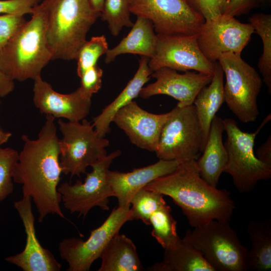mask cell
I'll return each mask as SVG.
<instances>
[{"label": "cell", "mask_w": 271, "mask_h": 271, "mask_svg": "<svg viewBox=\"0 0 271 271\" xmlns=\"http://www.w3.org/2000/svg\"><path fill=\"white\" fill-rule=\"evenodd\" d=\"M254 32L250 24L222 14L204 21L197 34V41L206 58L216 62L226 53L241 55Z\"/></svg>", "instance_id": "13"}, {"label": "cell", "mask_w": 271, "mask_h": 271, "mask_svg": "<svg viewBox=\"0 0 271 271\" xmlns=\"http://www.w3.org/2000/svg\"><path fill=\"white\" fill-rule=\"evenodd\" d=\"M157 34L152 23L148 19L137 17L128 34L114 47L105 54V62H112L119 55L124 54L140 55L149 58L155 54Z\"/></svg>", "instance_id": "23"}, {"label": "cell", "mask_w": 271, "mask_h": 271, "mask_svg": "<svg viewBox=\"0 0 271 271\" xmlns=\"http://www.w3.org/2000/svg\"><path fill=\"white\" fill-rule=\"evenodd\" d=\"M218 62L225 77L224 102L240 121H255L259 113L257 97L262 86L259 74L240 54L226 53Z\"/></svg>", "instance_id": "7"}, {"label": "cell", "mask_w": 271, "mask_h": 271, "mask_svg": "<svg viewBox=\"0 0 271 271\" xmlns=\"http://www.w3.org/2000/svg\"><path fill=\"white\" fill-rule=\"evenodd\" d=\"M202 132L194 104L170 111L155 152L159 160H197L202 153Z\"/></svg>", "instance_id": "9"}, {"label": "cell", "mask_w": 271, "mask_h": 271, "mask_svg": "<svg viewBox=\"0 0 271 271\" xmlns=\"http://www.w3.org/2000/svg\"><path fill=\"white\" fill-rule=\"evenodd\" d=\"M216 62L208 60L200 50L195 35L157 34L155 54L149 66L154 71L163 67L213 74Z\"/></svg>", "instance_id": "14"}, {"label": "cell", "mask_w": 271, "mask_h": 271, "mask_svg": "<svg viewBox=\"0 0 271 271\" xmlns=\"http://www.w3.org/2000/svg\"><path fill=\"white\" fill-rule=\"evenodd\" d=\"M32 199L28 195L14 203L23 222L26 234V243L20 253L5 258V260L24 271H59L62 265L51 251L40 244L35 227Z\"/></svg>", "instance_id": "15"}, {"label": "cell", "mask_w": 271, "mask_h": 271, "mask_svg": "<svg viewBox=\"0 0 271 271\" xmlns=\"http://www.w3.org/2000/svg\"><path fill=\"white\" fill-rule=\"evenodd\" d=\"M163 195L156 191L142 188L132 197L130 205L133 220H141L147 225H150L152 215L166 204Z\"/></svg>", "instance_id": "30"}, {"label": "cell", "mask_w": 271, "mask_h": 271, "mask_svg": "<svg viewBox=\"0 0 271 271\" xmlns=\"http://www.w3.org/2000/svg\"><path fill=\"white\" fill-rule=\"evenodd\" d=\"M121 154L117 150L97 160L91 165L92 171L86 173L84 181L71 184L67 182L58 186L64 207L71 213L85 217L94 207L108 210L109 198L113 196L108 184L107 174L113 160Z\"/></svg>", "instance_id": "10"}, {"label": "cell", "mask_w": 271, "mask_h": 271, "mask_svg": "<svg viewBox=\"0 0 271 271\" xmlns=\"http://www.w3.org/2000/svg\"><path fill=\"white\" fill-rule=\"evenodd\" d=\"M46 39L52 60H76L100 14L88 0H44Z\"/></svg>", "instance_id": "3"}, {"label": "cell", "mask_w": 271, "mask_h": 271, "mask_svg": "<svg viewBox=\"0 0 271 271\" xmlns=\"http://www.w3.org/2000/svg\"><path fill=\"white\" fill-rule=\"evenodd\" d=\"M183 161L159 160L149 166L134 168L128 172H107V178L118 206L130 205L133 195L154 180L174 171Z\"/></svg>", "instance_id": "19"}, {"label": "cell", "mask_w": 271, "mask_h": 271, "mask_svg": "<svg viewBox=\"0 0 271 271\" xmlns=\"http://www.w3.org/2000/svg\"><path fill=\"white\" fill-rule=\"evenodd\" d=\"M132 220L130 205L118 206L100 226L90 231L86 240L74 237L61 241L59 251L61 258L68 264L67 270H89L111 238L126 222Z\"/></svg>", "instance_id": "11"}, {"label": "cell", "mask_w": 271, "mask_h": 271, "mask_svg": "<svg viewBox=\"0 0 271 271\" xmlns=\"http://www.w3.org/2000/svg\"><path fill=\"white\" fill-rule=\"evenodd\" d=\"M129 8L149 20L157 34L195 35L205 21L188 0H129Z\"/></svg>", "instance_id": "12"}, {"label": "cell", "mask_w": 271, "mask_h": 271, "mask_svg": "<svg viewBox=\"0 0 271 271\" xmlns=\"http://www.w3.org/2000/svg\"><path fill=\"white\" fill-rule=\"evenodd\" d=\"M26 22L23 15L15 14L0 15V51L13 38Z\"/></svg>", "instance_id": "34"}, {"label": "cell", "mask_w": 271, "mask_h": 271, "mask_svg": "<svg viewBox=\"0 0 271 271\" xmlns=\"http://www.w3.org/2000/svg\"><path fill=\"white\" fill-rule=\"evenodd\" d=\"M247 231L251 247L245 258L246 270L267 271L271 269V220L249 222Z\"/></svg>", "instance_id": "26"}, {"label": "cell", "mask_w": 271, "mask_h": 271, "mask_svg": "<svg viewBox=\"0 0 271 271\" xmlns=\"http://www.w3.org/2000/svg\"><path fill=\"white\" fill-rule=\"evenodd\" d=\"M169 114L170 112L162 114L149 112L133 100L115 114L112 122L124 131L133 144L155 152Z\"/></svg>", "instance_id": "17"}, {"label": "cell", "mask_w": 271, "mask_h": 271, "mask_svg": "<svg viewBox=\"0 0 271 271\" xmlns=\"http://www.w3.org/2000/svg\"><path fill=\"white\" fill-rule=\"evenodd\" d=\"M256 157L262 162L271 166V136L257 150Z\"/></svg>", "instance_id": "38"}, {"label": "cell", "mask_w": 271, "mask_h": 271, "mask_svg": "<svg viewBox=\"0 0 271 271\" xmlns=\"http://www.w3.org/2000/svg\"><path fill=\"white\" fill-rule=\"evenodd\" d=\"M109 49L104 35L92 37L86 41L78 54L77 73L80 77L87 69L97 64L98 59Z\"/></svg>", "instance_id": "31"}, {"label": "cell", "mask_w": 271, "mask_h": 271, "mask_svg": "<svg viewBox=\"0 0 271 271\" xmlns=\"http://www.w3.org/2000/svg\"><path fill=\"white\" fill-rule=\"evenodd\" d=\"M224 131L223 119L216 115L211 122L203 154L196 160L201 177L215 187L227 162V153L222 140Z\"/></svg>", "instance_id": "20"}, {"label": "cell", "mask_w": 271, "mask_h": 271, "mask_svg": "<svg viewBox=\"0 0 271 271\" xmlns=\"http://www.w3.org/2000/svg\"><path fill=\"white\" fill-rule=\"evenodd\" d=\"M12 135L10 132L5 131L0 127V145L7 143Z\"/></svg>", "instance_id": "41"}, {"label": "cell", "mask_w": 271, "mask_h": 271, "mask_svg": "<svg viewBox=\"0 0 271 271\" xmlns=\"http://www.w3.org/2000/svg\"><path fill=\"white\" fill-rule=\"evenodd\" d=\"M225 2V3H226V2L227 1V0H224Z\"/></svg>", "instance_id": "43"}, {"label": "cell", "mask_w": 271, "mask_h": 271, "mask_svg": "<svg viewBox=\"0 0 271 271\" xmlns=\"http://www.w3.org/2000/svg\"><path fill=\"white\" fill-rule=\"evenodd\" d=\"M41 0H0V14H31Z\"/></svg>", "instance_id": "36"}, {"label": "cell", "mask_w": 271, "mask_h": 271, "mask_svg": "<svg viewBox=\"0 0 271 271\" xmlns=\"http://www.w3.org/2000/svg\"><path fill=\"white\" fill-rule=\"evenodd\" d=\"M249 23L260 37L262 42L263 51L258 62V67L263 77L268 93H271V15L256 13L248 19Z\"/></svg>", "instance_id": "27"}, {"label": "cell", "mask_w": 271, "mask_h": 271, "mask_svg": "<svg viewBox=\"0 0 271 271\" xmlns=\"http://www.w3.org/2000/svg\"><path fill=\"white\" fill-rule=\"evenodd\" d=\"M150 271H215L201 254L189 243L180 239L164 249L162 262L149 266Z\"/></svg>", "instance_id": "25"}, {"label": "cell", "mask_w": 271, "mask_h": 271, "mask_svg": "<svg viewBox=\"0 0 271 271\" xmlns=\"http://www.w3.org/2000/svg\"><path fill=\"white\" fill-rule=\"evenodd\" d=\"M0 51V71L13 80L41 76L52 56L46 39V13L42 4Z\"/></svg>", "instance_id": "4"}, {"label": "cell", "mask_w": 271, "mask_h": 271, "mask_svg": "<svg viewBox=\"0 0 271 271\" xmlns=\"http://www.w3.org/2000/svg\"><path fill=\"white\" fill-rule=\"evenodd\" d=\"M130 14L129 0H105L100 16L107 22L111 34L117 36L123 27L133 26Z\"/></svg>", "instance_id": "29"}, {"label": "cell", "mask_w": 271, "mask_h": 271, "mask_svg": "<svg viewBox=\"0 0 271 271\" xmlns=\"http://www.w3.org/2000/svg\"><path fill=\"white\" fill-rule=\"evenodd\" d=\"M263 0H227L223 14L236 17L248 13Z\"/></svg>", "instance_id": "37"}, {"label": "cell", "mask_w": 271, "mask_h": 271, "mask_svg": "<svg viewBox=\"0 0 271 271\" xmlns=\"http://www.w3.org/2000/svg\"><path fill=\"white\" fill-rule=\"evenodd\" d=\"M93 9L100 14L105 0H88Z\"/></svg>", "instance_id": "40"}, {"label": "cell", "mask_w": 271, "mask_h": 271, "mask_svg": "<svg viewBox=\"0 0 271 271\" xmlns=\"http://www.w3.org/2000/svg\"><path fill=\"white\" fill-rule=\"evenodd\" d=\"M19 153L11 148H0V202L14 191L13 175Z\"/></svg>", "instance_id": "32"}, {"label": "cell", "mask_w": 271, "mask_h": 271, "mask_svg": "<svg viewBox=\"0 0 271 271\" xmlns=\"http://www.w3.org/2000/svg\"><path fill=\"white\" fill-rule=\"evenodd\" d=\"M62 135L59 139V162L62 172L80 177L89 166L107 155L109 141L98 136L92 123L86 119L80 121H58Z\"/></svg>", "instance_id": "8"}, {"label": "cell", "mask_w": 271, "mask_h": 271, "mask_svg": "<svg viewBox=\"0 0 271 271\" xmlns=\"http://www.w3.org/2000/svg\"><path fill=\"white\" fill-rule=\"evenodd\" d=\"M151 76L156 81L143 87L139 96L147 99L159 94L168 95L178 101L177 105L182 107L193 104L201 89L210 83L213 74L190 71L180 74L174 69L163 67Z\"/></svg>", "instance_id": "16"}, {"label": "cell", "mask_w": 271, "mask_h": 271, "mask_svg": "<svg viewBox=\"0 0 271 271\" xmlns=\"http://www.w3.org/2000/svg\"><path fill=\"white\" fill-rule=\"evenodd\" d=\"M191 6L205 20L213 19L224 12V0H188Z\"/></svg>", "instance_id": "35"}, {"label": "cell", "mask_w": 271, "mask_h": 271, "mask_svg": "<svg viewBox=\"0 0 271 271\" xmlns=\"http://www.w3.org/2000/svg\"><path fill=\"white\" fill-rule=\"evenodd\" d=\"M144 188L171 198L193 227L214 220L230 221L235 208L229 192L210 185L201 177L195 159L183 161L174 171Z\"/></svg>", "instance_id": "2"}, {"label": "cell", "mask_w": 271, "mask_h": 271, "mask_svg": "<svg viewBox=\"0 0 271 271\" xmlns=\"http://www.w3.org/2000/svg\"><path fill=\"white\" fill-rule=\"evenodd\" d=\"M103 70L97 65L86 70L80 76V85L78 88L85 99L91 100L94 93L97 92L102 85Z\"/></svg>", "instance_id": "33"}, {"label": "cell", "mask_w": 271, "mask_h": 271, "mask_svg": "<svg viewBox=\"0 0 271 271\" xmlns=\"http://www.w3.org/2000/svg\"><path fill=\"white\" fill-rule=\"evenodd\" d=\"M270 0H263V2H269Z\"/></svg>", "instance_id": "42"}, {"label": "cell", "mask_w": 271, "mask_h": 271, "mask_svg": "<svg viewBox=\"0 0 271 271\" xmlns=\"http://www.w3.org/2000/svg\"><path fill=\"white\" fill-rule=\"evenodd\" d=\"M34 81L33 102L42 113L70 121H81L89 114L91 100L84 98L78 89L70 93L62 94L54 90L41 76Z\"/></svg>", "instance_id": "18"}, {"label": "cell", "mask_w": 271, "mask_h": 271, "mask_svg": "<svg viewBox=\"0 0 271 271\" xmlns=\"http://www.w3.org/2000/svg\"><path fill=\"white\" fill-rule=\"evenodd\" d=\"M187 229L184 240L197 249L215 271H246L248 249L229 221L212 220Z\"/></svg>", "instance_id": "6"}, {"label": "cell", "mask_w": 271, "mask_h": 271, "mask_svg": "<svg viewBox=\"0 0 271 271\" xmlns=\"http://www.w3.org/2000/svg\"><path fill=\"white\" fill-rule=\"evenodd\" d=\"M55 119L53 116L46 115L36 139L22 135L24 145L19 153L13 175L14 182L22 186L23 195L30 196L34 202L39 222L49 214L65 218L58 191L62 172Z\"/></svg>", "instance_id": "1"}, {"label": "cell", "mask_w": 271, "mask_h": 271, "mask_svg": "<svg viewBox=\"0 0 271 271\" xmlns=\"http://www.w3.org/2000/svg\"><path fill=\"white\" fill-rule=\"evenodd\" d=\"M0 103H1V102H0Z\"/></svg>", "instance_id": "44"}, {"label": "cell", "mask_w": 271, "mask_h": 271, "mask_svg": "<svg viewBox=\"0 0 271 271\" xmlns=\"http://www.w3.org/2000/svg\"><path fill=\"white\" fill-rule=\"evenodd\" d=\"M149 59L141 57L139 68L132 78L115 99L93 118L92 124L99 136L104 137L109 132L110 124L115 114L138 97L144 85L149 81L153 73L149 66Z\"/></svg>", "instance_id": "21"}, {"label": "cell", "mask_w": 271, "mask_h": 271, "mask_svg": "<svg viewBox=\"0 0 271 271\" xmlns=\"http://www.w3.org/2000/svg\"><path fill=\"white\" fill-rule=\"evenodd\" d=\"M224 73L218 62L210 83L201 89L193 104L202 132V153L208 138L211 122L224 102Z\"/></svg>", "instance_id": "22"}, {"label": "cell", "mask_w": 271, "mask_h": 271, "mask_svg": "<svg viewBox=\"0 0 271 271\" xmlns=\"http://www.w3.org/2000/svg\"><path fill=\"white\" fill-rule=\"evenodd\" d=\"M270 119V114L253 132L242 131L232 118L223 119L227 134L224 146L227 153V162L223 172L230 175L234 185L240 193L252 191L258 182L271 178V166L260 161L254 152L255 138Z\"/></svg>", "instance_id": "5"}, {"label": "cell", "mask_w": 271, "mask_h": 271, "mask_svg": "<svg viewBox=\"0 0 271 271\" xmlns=\"http://www.w3.org/2000/svg\"><path fill=\"white\" fill-rule=\"evenodd\" d=\"M152 235L165 249L174 246L180 239L177 232V221L171 214V208L164 205L151 216Z\"/></svg>", "instance_id": "28"}, {"label": "cell", "mask_w": 271, "mask_h": 271, "mask_svg": "<svg viewBox=\"0 0 271 271\" xmlns=\"http://www.w3.org/2000/svg\"><path fill=\"white\" fill-rule=\"evenodd\" d=\"M98 271H141L143 267L132 241L119 233L107 243L100 257Z\"/></svg>", "instance_id": "24"}, {"label": "cell", "mask_w": 271, "mask_h": 271, "mask_svg": "<svg viewBox=\"0 0 271 271\" xmlns=\"http://www.w3.org/2000/svg\"><path fill=\"white\" fill-rule=\"evenodd\" d=\"M14 88V80L0 71V97L7 96Z\"/></svg>", "instance_id": "39"}]
</instances>
